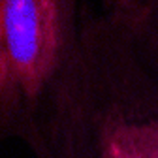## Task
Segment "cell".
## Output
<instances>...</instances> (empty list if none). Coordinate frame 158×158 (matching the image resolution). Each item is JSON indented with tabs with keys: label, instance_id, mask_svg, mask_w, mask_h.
Segmentation results:
<instances>
[{
	"label": "cell",
	"instance_id": "2",
	"mask_svg": "<svg viewBox=\"0 0 158 158\" xmlns=\"http://www.w3.org/2000/svg\"><path fill=\"white\" fill-rule=\"evenodd\" d=\"M79 23L75 0H0V137L32 147L64 75Z\"/></svg>",
	"mask_w": 158,
	"mask_h": 158
},
{
	"label": "cell",
	"instance_id": "1",
	"mask_svg": "<svg viewBox=\"0 0 158 158\" xmlns=\"http://www.w3.org/2000/svg\"><path fill=\"white\" fill-rule=\"evenodd\" d=\"M32 158H158V0L79 2L73 51Z\"/></svg>",
	"mask_w": 158,
	"mask_h": 158
}]
</instances>
